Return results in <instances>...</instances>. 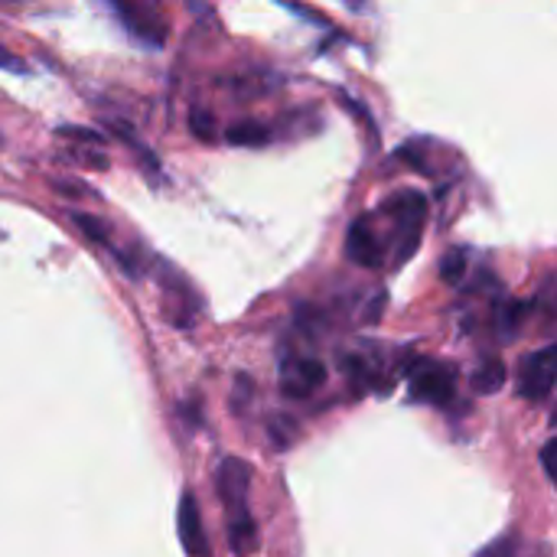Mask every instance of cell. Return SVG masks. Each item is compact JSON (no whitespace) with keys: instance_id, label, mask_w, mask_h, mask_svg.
<instances>
[{"instance_id":"obj_6","label":"cell","mask_w":557,"mask_h":557,"mask_svg":"<svg viewBox=\"0 0 557 557\" xmlns=\"http://www.w3.org/2000/svg\"><path fill=\"white\" fill-rule=\"evenodd\" d=\"M215 486H219V499L228 512H242L248 509V490H251V467L238 457H225L219 463L215 473Z\"/></svg>"},{"instance_id":"obj_4","label":"cell","mask_w":557,"mask_h":557,"mask_svg":"<svg viewBox=\"0 0 557 557\" xmlns=\"http://www.w3.org/2000/svg\"><path fill=\"white\" fill-rule=\"evenodd\" d=\"M454 388H457V372L444 362L424 359L411 369V398L414 401L444 408L454 401Z\"/></svg>"},{"instance_id":"obj_9","label":"cell","mask_w":557,"mask_h":557,"mask_svg":"<svg viewBox=\"0 0 557 557\" xmlns=\"http://www.w3.org/2000/svg\"><path fill=\"white\" fill-rule=\"evenodd\" d=\"M163 294H166V317L176 323V326H189L196 320V310H199V297L193 294V287L166 268L163 274Z\"/></svg>"},{"instance_id":"obj_13","label":"cell","mask_w":557,"mask_h":557,"mask_svg":"<svg viewBox=\"0 0 557 557\" xmlns=\"http://www.w3.org/2000/svg\"><path fill=\"white\" fill-rule=\"evenodd\" d=\"M268 437H271V444H274L277 450H287V447L297 441V421L287 418V414H274V418L268 421Z\"/></svg>"},{"instance_id":"obj_10","label":"cell","mask_w":557,"mask_h":557,"mask_svg":"<svg viewBox=\"0 0 557 557\" xmlns=\"http://www.w3.org/2000/svg\"><path fill=\"white\" fill-rule=\"evenodd\" d=\"M258 522L248 509L242 512H228V548L232 555L248 557L258 552Z\"/></svg>"},{"instance_id":"obj_20","label":"cell","mask_w":557,"mask_h":557,"mask_svg":"<svg viewBox=\"0 0 557 557\" xmlns=\"http://www.w3.org/2000/svg\"><path fill=\"white\" fill-rule=\"evenodd\" d=\"M542 467H545V473H548V480L557 486V437L555 441H548L545 447H542Z\"/></svg>"},{"instance_id":"obj_1","label":"cell","mask_w":557,"mask_h":557,"mask_svg":"<svg viewBox=\"0 0 557 557\" xmlns=\"http://www.w3.org/2000/svg\"><path fill=\"white\" fill-rule=\"evenodd\" d=\"M395 215V235H398V248H395V264H408L414 258V251L421 248V235H424V225H428V199L418 193V189H401L395 199H392V209Z\"/></svg>"},{"instance_id":"obj_2","label":"cell","mask_w":557,"mask_h":557,"mask_svg":"<svg viewBox=\"0 0 557 557\" xmlns=\"http://www.w3.org/2000/svg\"><path fill=\"white\" fill-rule=\"evenodd\" d=\"M108 7L121 20V26L144 46L160 49L166 42L170 26H166V13L160 0H108Z\"/></svg>"},{"instance_id":"obj_7","label":"cell","mask_w":557,"mask_h":557,"mask_svg":"<svg viewBox=\"0 0 557 557\" xmlns=\"http://www.w3.org/2000/svg\"><path fill=\"white\" fill-rule=\"evenodd\" d=\"M176 532H180V545L189 557H209V539H206V525H202V512L193 493H183L180 499V512H176Z\"/></svg>"},{"instance_id":"obj_5","label":"cell","mask_w":557,"mask_h":557,"mask_svg":"<svg viewBox=\"0 0 557 557\" xmlns=\"http://www.w3.org/2000/svg\"><path fill=\"white\" fill-rule=\"evenodd\" d=\"M326 382V366L313 356H294L281 366V392L287 398H310Z\"/></svg>"},{"instance_id":"obj_16","label":"cell","mask_w":557,"mask_h":557,"mask_svg":"<svg viewBox=\"0 0 557 557\" xmlns=\"http://www.w3.org/2000/svg\"><path fill=\"white\" fill-rule=\"evenodd\" d=\"M463 274H467V251H450V255L444 258V264H441V277H444L447 284H460Z\"/></svg>"},{"instance_id":"obj_19","label":"cell","mask_w":557,"mask_h":557,"mask_svg":"<svg viewBox=\"0 0 557 557\" xmlns=\"http://www.w3.org/2000/svg\"><path fill=\"white\" fill-rule=\"evenodd\" d=\"M0 69H3V72H13V75H26V72H29V65H26L20 55H13L3 42H0Z\"/></svg>"},{"instance_id":"obj_18","label":"cell","mask_w":557,"mask_h":557,"mask_svg":"<svg viewBox=\"0 0 557 557\" xmlns=\"http://www.w3.org/2000/svg\"><path fill=\"white\" fill-rule=\"evenodd\" d=\"M189 124H193L196 137H202V140H212V137H215V124H212V117H209V114H202V108H193Z\"/></svg>"},{"instance_id":"obj_8","label":"cell","mask_w":557,"mask_h":557,"mask_svg":"<svg viewBox=\"0 0 557 557\" xmlns=\"http://www.w3.org/2000/svg\"><path fill=\"white\" fill-rule=\"evenodd\" d=\"M346 258L352 264H359V268H369V271L382 264L385 248H382V242H379V235H375L369 219H356L349 225V232H346Z\"/></svg>"},{"instance_id":"obj_17","label":"cell","mask_w":557,"mask_h":557,"mask_svg":"<svg viewBox=\"0 0 557 557\" xmlns=\"http://www.w3.org/2000/svg\"><path fill=\"white\" fill-rule=\"evenodd\" d=\"M476 557H519V542L512 535H503L493 545H486Z\"/></svg>"},{"instance_id":"obj_3","label":"cell","mask_w":557,"mask_h":557,"mask_svg":"<svg viewBox=\"0 0 557 557\" xmlns=\"http://www.w3.org/2000/svg\"><path fill=\"white\" fill-rule=\"evenodd\" d=\"M557 385V343L532 352L519 366L516 388L525 401H545Z\"/></svg>"},{"instance_id":"obj_15","label":"cell","mask_w":557,"mask_h":557,"mask_svg":"<svg viewBox=\"0 0 557 557\" xmlns=\"http://www.w3.org/2000/svg\"><path fill=\"white\" fill-rule=\"evenodd\" d=\"M525 304H506V307H499V333L506 336V339H512L516 333H519V326H522V320H525Z\"/></svg>"},{"instance_id":"obj_11","label":"cell","mask_w":557,"mask_h":557,"mask_svg":"<svg viewBox=\"0 0 557 557\" xmlns=\"http://www.w3.org/2000/svg\"><path fill=\"white\" fill-rule=\"evenodd\" d=\"M225 137H228V144H235V147H261V144L271 140V131H268L264 124H258V121H235V124L225 131Z\"/></svg>"},{"instance_id":"obj_21","label":"cell","mask_w":557,"mask_h":557,"mask_svg":"<svg viewBox=\"0 0 557 557\" xmlns=\"http://www.w3.org/2000/svg\"><path fill=\"white\" fill-rule=\"evenodd\" d=\"M346 3H352V7H362V0H346Z\"/></svg>"},{"instance_id":"obj_12","label":"cell","mask_w":557,"mask_h":557,"mask_svg":"<svg viewBox=\"0 0 557 557\" xmlns=\"http://www.w3.org/2000/svg\"><path fill=\"white\" fill-rule=\"evenodd\" d=\"M503 385H506V366L499 359H486L473 372V392H480V395H496Z\"/></svg>"},{"instance_id":"obj_14","label":"cell","mask_w":557,"mask_h":557,"mask_svg":"<svg viewBox=\"0 0 557 557\" xmlns=\"http://www.w3.org/2000/svg\"><path fill=\"white\" fill-rule=\"evenodd\" d=\"M72 222L85 232V238H91L95 245L111 248V228H108L101 219H95V215H88V212H72Z\"/></svg>"}]
</instances>
